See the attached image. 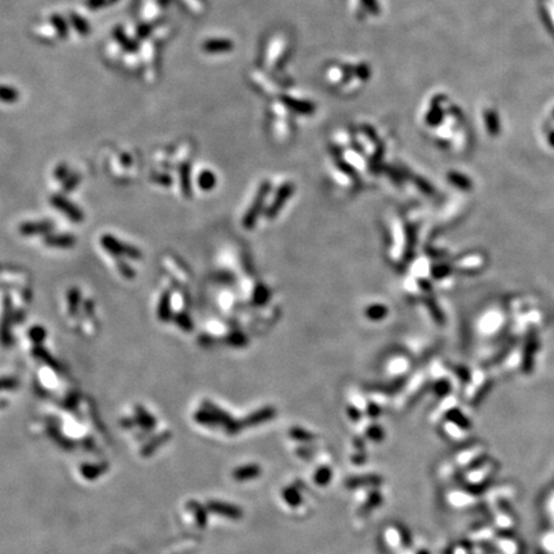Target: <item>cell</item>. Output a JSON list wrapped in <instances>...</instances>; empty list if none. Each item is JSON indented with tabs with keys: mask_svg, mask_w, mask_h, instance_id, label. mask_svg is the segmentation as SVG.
I'll return each instance as SVG.
<instances>
[{
	"mask_svg": "<svg viewBox=\"0 0 554 554\" xmlns=\"http://www.w3.org/2000/svg\"><path fill=\"white\" fill-rule=\"evenodd\" d=\"M448 180H449V181L452 182L454 186L458 187V189H461V190H464V191L472 189L471 180H469L468 177H466L464 175H461V173H458V172H449V173H448Z\"/></svg>",
	"mask_w": 554,
	"mask_h": 554,
	"instance_id": "cell-5",
	"label": "cell"
},
{
	"mask_svg": "<svg viewBox=\"0 0 554 554\" xmlns=\"http://www.w3.org/2000/svg\"><path fill=\"white\" fill-rule=\"evenodd\" d=\"M449 418L453 421V422H456L457 425L462 426V427H468V426H469L468 420L464 417V416L461 413V412L457 411V409H454V411L450 412Z\"/></svg>",
	"mask_w": 554,
	"mask_h": 554,
	"instance_id": "cell-9",
	"label": "cell"
},
{
	"mask_svg": "<svg viewBox=\"0 0 554 554\" xmlns=\"http://www.w3.org/2000/svg\"><path fill=\"white\" fill-rule=\"evenodd\" d=\"M344 74H345V72H344L343 68H340V67H334V68L330 71L329 77H330V80L332 81H341L343 80Z\"/></svg>",
	"mask_w": 554,
	"mask_h": 554,
	"instance_id": "cell-11",
	"label": "cell"
},
{
	"mask_svg": "<svg viewBox=\"0 0 554 554\" xmlns=\"http://www.w3.org/2000/svg\"><path fill=\"white\" fill-rule=\"evenodd\" d=\"M486 124H488V130L491 135H497L499 132V125H498L497 114L494 112H488L485 115Z\"/></svg>",
	"mask_w": 554,
	"mask_h": 554,
	"instance_id": "cell-8",
	"label": "cell"
},
{
	"mask_svg": "<svg viewBox=\"0 0 554 554\" xmlns=\"http://www.w3.org/2000/svg\"><path fill=\"white\" fill-rule=\"evenodd\" d=\"M283 100L291 109L295 110V112L303 113V114H310L314 110V107L309 102H300V100H295V99L291 98H284Z\"/></svg>",
	"mask_w": 554,
	"mask_h": 554,
	"instance_id": "cell-4",
	"label": "cell"
},
{
	"mask_svg": "<svg viewBox=\"0 0 554 554\" xmlns=\"http://www.w3.org/2000/svg\"><path fill=\"white\" fill-rule=\"evenodd\" d=\"M536 349H538V338H536L535 334H530L529 338H527L526 344H525V350H524V363H522V367H524L525 372H531L532 366H534V357H535Z\"/></svg>",
	"mask_w": 554,
	"mask_h": 554,
	"instance_id": "cell-2",
	"label": "cell"
},
{
	"mask_svg": "<svg viewBox=\"0 0 554 554\" xmlns=\"http://www.w3.org/2000/svg\"><path fill=\"white\" fill-rule=\"evenodd\" d=\"M12 93H13V91H12L11 89L0 86V99H12V96H13V94Z\"/></svg>",
	"mask_w": 554,
	"mask_h": 554,
	"instance_id": "cell-15",
	"label": "cell"
},
{
	"mask_svg": "<svg viewBox=\"0 0 554 554\" xmlns=\"http://www.w3.org/2000/svg\"><path fill=\"white\" fill-rule=\"evenodd\" d=\"M386 314H387L386 307L381 304L371 305V307H368L367 309H366V315L368 317V320H375V321H377V320L384 319Z\"/></svg>",
	"mask_w": 554,
	"mask_h": 554,
	"instance_id": "cell-7",
	"label": "cell"
},
{
	"mask_svg": "<svg viewBox=\"0 0 554 554\" xmlns=\"http://www.w3.org/2000/svg\"><path fill=\"white\" fill-rule=\"evenodd\" d=\"M204 49L209 53H223L232 49V43L230 40H211L204 45Z\"/></svg>",
	"mask_w": 554,
	"mask_h": 554,
	"instance_id": "cell-6",
	"label": "cell"
},
{
	"mask_svg": "<svg viewBox=\"0 0 554 554\" xmlns=\"http://www.w3.org/2000/svg\"><path fill=\"white\" fill-rule=\"evenodd\" d=\"M293 191H294L293 184H284L283 186L280 187V190H279V192H277L276 199H274L272 206L269 207L268 212H267L268 217H274V214L279 213V211L283 208V204L291 196Z\"/></svg>",
	"mask_w": 554,
	"mask_h": 554,
	"instance_id": "cell-3",
	"label": "cell"
},
{
	"mask_svg": "<svg viewBox=\"0 0 554 554\" xmlns=\"http://www.w3.org/2000/svg\"><path fill=\"white\" fill-rule=\"evenodd\" d=\"M268 189H269L268 182H267V184L262 185L261 189H259L258 195H257L255 201L253 202V204H252V208L248 211V213L245 214V217H244V227L245 228H252L253 225H254L255 218L258 217L259 212H261L262 206H263V203H264V199H266V195H267V192H268Z\"/></svg>",
	"mask_w": 554,
	"mask_h": 554,
	"instance_id": "cell-1",
	"label": "cell"
},
{
	"mask_svg": "<svg viewBox=\"0 0 554 554\" xmlns=\"http://www.w3.org/2000/svg\"><path fill=\"white\" fill-rule=\"evenodd\" d=\"M362 3L371 14H379V6H377L376 0H362Z\"/></svg>",
	"mask_w": 554,
	"mask_h": 554,
	"instance_id": "cell-13",
	"label": "cell"
},
{
	"mask_svg": "<svg viewBox=\"0 0 554 554\" xmlns=\"http://www.w3.org/2000/svg\"><path fill=\"white\" fill-rule=\"evenodd\" d=\"M330 474H331L330 469L327 468L321 469V471L319 472V474H317V478H315L317 484H326V481L330 479Z\"/></svg>",
	"mask_w": 554,
	"mask_h": 554,
	"instance_id": "cell-14",
	"label": "cell"
},
{
	"mask_svg": "<svg viewBox=\"0 0 554 554\" xmlns=\"http://www.w3.org/2000/svg\"><path fill=\"white\" fill-rule=\"evenodd\" d=\"M443 118V110H440L439 108H433L432 110H430V113L427 114V121L428 125H438V122Z\"/></svg>",
	"mask_w": 554,
	"mask_h": 554,
	"instance_id": "cell-10",
	"label": "cell"
},
{
	"mask_svg": "<svg viewBox=\"0 0 554 554\" xmlns=\"http://www.w3.org/2000/svg\"><path fill=\"white\" fill-rule=\"evenodd\" d=\"M355 73L360 77L361 80H367L370 77V68L367 67V64H360V66L355 68Z\"/></svg>",
	"mask_w": 554,
	"mask_h": 554,
	"instance_id": "cell-12",
	"label": "cell"
},
{
	"mask_svg": "<svg viewBox=\"0 0 554 554\" xmlns=\"http://www.w3.org/2000/svg\"><path fill=\"white\" fill-rule=\"evenodd\" d=\"M549 143H550L551 146H554V132H551L550 136H549Z\"/></svg>",
	"mask_w": 554,
	"mask_h": 554,
	"instance_id": "cell-16",
	"label": "cell"
}]
</instances>
